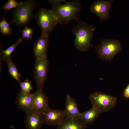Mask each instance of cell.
Masks as SVG:
<instances>
[{
	"label": "cell",
	"instance_id": "6da1fadb",
	"mask_svg": "<svg viewBox=\"0 0 129 129\" xmlns=\"http://www.w3.org/2000/svg\"><path fill=\"white\" fill-rule=\"evenodd\" d=\"M77 22L76 25L72 29V32L75 36L74 45L77 50L88 51L93 47L91 42L96 28L82 21L79 20Z\"/></svg>",
	"mask_w": 129,
	"mask_h": 129
},
{
	"label": "cell",
	"instance_id": "7a4b0ae2",
	"mask_svg": "<svg viewBox=\"0 0 129 129\" xmlns=\"http://www.w3.org/2000/svg\"><path fill=\"white\" fill-rule=\"evenodd\" d=\"M81 9V3L78 0L52 6L51 9L57 16L59 24L62 25L68 24L74 20L79 21L78 17Z\"/></svg>",
	"mask_w": 129,
	"mask_h": 129
},
{
	"label": "cell",
	"instance_id": "3957f363",
	"mask_svg": "<svg viewBox=\"0 0 129 129\" xmlns=\"http://www.w3.org/2000/svg\"><path fill=\"white\" fill-rule=\"evenodd\" d=\"M97 57L101 60L110 62L122 50L121 43L117 39H102L95 47Z\"/></svg>",
	"mask_w": 129,
	"mask_h": 129
},
{
	"label": "cell",
	"instance_id": "277c9868",
	"mask_svg": "<svg viewBox=\"0 0 129 129\" xmlns=\"http://www.w3.org/2000/svg\"><path fill=\"white\" fill-rule=\"evenodd\" d=\"M38 3L34 0H27L22 3L13 11L12 21L17 26H25L34 16L33 10Z\"/></svg>",
	"mask_w": 129,
	"mask_h": 129
},
{
	"label": "cell",
	"instance_id": "5b68a950",
	"mask_svg": "<svg viewBox=\"0 0 129 129\" xmlns=\"http://www.w3.org/2000/svg\"><path fill=\"white\" fill-rule=\"evenodd\" d=\"M34 17L36 19L37 23L41 29L42 34L49 35L59 23L57 16L51 9L41 8Z\"/></svg>",
	"mask_w": 129,
	"mask_h": 129
},
{
	"label": "cell",
	"instance_id": "8992f818",
	"mask_svg": "<svg viewBox=\"0 0 129 129\" xmlns=\"http://www.w3.org/2000/svg\"><path fill=\"white\" fill-rule=\"evenodd\" d=\"M89 99L92 107L101 113L106 112L114 107L118 101L115 97L97 91L91 93Z\"/></svg>",
	"mask_w": 129,
	"mask_h": 129
},
{
	"label": "cell",
	"instance_id": "52a82bcc",
	"mask_svg": "<svg viewBox=\"0 0 129 129\" xmlns=\"http://www.w3.org/2000/svg\"><path fill=\"white\" fill-rule=\"evenodd\" d=\"M49 61L47 58L35 60L33 66V76L37 90L43 89L48 73Z\"/></svg>",
	"mask_w": 129,
	"mask_h": 129
},
{
	"label": "cell",
	"instance_id": "ba28073f",
	"mask_svg": "<svg viewBox=\"0 0 129 129\" xmlns=\"http://www.w3.org/2000/svg\"><path fill=\"white\" fill-rule=\"evenodd\" d=\"M113 0L94 1L89 7L90 11L97 15L101 22L108 20L110 17V12Z\"/></svg>",
	"mask_w": 129,
	"mask_h": 129
},
{
	"label": "cell",
	"instance_id": "9c48e42d",
	"mask_svg": "<svg viewBox=\"0 0 129 129\" xmlns=\"http://www.w3.org/2000/svg\"><path fill=\"white\" fill-rule=\"evenodd\" d=\"M34 100L32 112L43 114L50 108L48 98L43 89L38 90L32 93Z\"/></svg>",
	"mask_w": 129,
	"mask_h": 129
},
{
	"label": "cell",
	"instance_id": "30bf717a",
	"mask_svg": "<svg viewBox=\"0 0 129 129\" xmlns=\"http://www.w3.org/2000/svg\"><path fill=\"white\" fill-rule=\"evenodd\" d=\"M18 108L26 113L32 111L34 100L32 93L20 90L18 93L15 101Z\"/></svg>",
	"mask_w": 129,
	"mask_h": 129
},
{
	"label": "cell",
	"instance_id": "8fae6325",
	"mask_svg": "<svg viewBox=\"0 0 129 129\" xmlns=\"http://www.w3.org/2000/svg\"><path fill=\"white\" fill-rule=\"evenodd\" d=\"M49 38V35L41 33L40 37L35 43L33 51L36 60L47 58Z\"/></svg>",
	"mask_w": 129,
	"mask_h": 129
},
{
	"label": "cell",
	"instance_id": "7c38bea8",
	"mask_svg": "<svg viewBox=\"0 0 129 129\" xmlns=\"http://www.w3.org/2000/svg\"><path fill=\"white\" fill-rule=\"evenodd\" d=\"M42 116L43 123L51 126L59 125L65 118L64 110L50 108Z\"/></svg>",
	"mask_w": 129,
	"mask_h": 129
},
{
	"label": "cell",
	"instance_id": "4fadbf2b",
	"mask_svg": "<svg viewBox=\"0 0 129 129\" xmlns=\"http://www.w3.org/2000/svg\"><path fill=\"white\" fill-rule=\"evenodd\" d=\"M65 118L73 120H80L81 114L75 100L68 94L65 97V108L64 110Z\"/></svg>",
	"mask_w": 129,
	"mask_h": 129
},
{
	"label": "cell",
	"instance_id": "5bb4252c",
	"mask_svg": "<svg viewBox=\"0 0 129 129\" xmlns=\"http://www.w3.org/2000/svg\"><path fill=\"white\" fill-rule=\"evenodd\" d=\"M24 123L27 129H40L43 123L42 115L32 111L26 113Z\"/></svg>",
	"mask_w": 129,
	"mask_h": 129
},
{
	"label": "cell",
	"instance_id": "9a60e30c",
	"mask_svg": "<svg viewBox=\"0 0 129 129\" xmlns=\"http://www.w3.org/2000/svg\"><path fill=\"white\" fill-rule=\"evenodd\" d=\"M87 126L80 120H75L65 118L56 129H85Z\"/></svg>",
	"mask_w": 129,
	"mask_h": 129
},
{
	"label": "cell",
	"instance_id": "2e32d148",
	"mask_svg": "<svg viewBox=\"0 0 129 129\" xmlns=\"http://www.w3.org/2000/svg\"><path fill=\"white\" fill-rule=\"evenodd\" d=\"M100 113L98 110L92 107L89 110L81 113L80 119L86 124H91L98 117Z\"/></svg>",
	"mask_w": 129,
	"mask_h": 129
},
{
	"label": "cell",
	"instance_id": "e0dca14e",
	"mask_svg": "<svg viewBox=\"0 0 129 129\" xmlns=\"http://www.w3.org/2000/svg\"><path fill=\"white\" fill-rule=\"evenodd\" d=\"M23 39L19 38L16 43L6 49L3 50L0 47V62L2 60L6 62L11 57V54L13 52L16 46L20 43H22Z\"/></svg>",
	"mask_w": 129,
	"mask_h": 129
},
{
	"label": "cell",
	"instance_id": "ac0fdd59",
	"mask_svg": "<svg viewBox=\"0 0 129 129\" xmlns=\"http://www.w3.org/2000/svg\"><path fill=\"white\" fill-rule=\"evenodd\" d=\"M8 67V72L11 77L17 81H19L21 75L17 70V68L13 62L11 57L6 62Z\"/></svg>",
	"mask_w": 129,
	"mask_h": 129
},
{
	"label": "cell",
	"instance_id": "d6986e66",
	"mask_svg": "<svg viewBox=\"0 0 129 129\" xmlns=\"http://www.w3.org/2000/svg\"><path fill=\"white\" fill-rule=\"evenodd\" d=\"M11 21L9 23L6 21L5 16L3 19L0 22V32L4 36L8 35L12 33V28L10 27V25L13 23Z\"/></svg>",
	"mask_w": 129,
	"mask_h": 129
},
{
	"label": "cell",
	"instance_id": "ffe728a7",
	"mask_svg": "<svg viewBox=\"0 0 129 129\" xmlns=\"http://www.w3.org/2000/svg\"><path fill=\"white\" fill-rule=\"evenodd\" d=\"M20 31L23 35L22 38L23 39H25L27 41L32 38V35L34 33L33 29L28 27L27 25L25 26L24 28L20 30Z\"/></svg>",
	"mask_w": 129,
	"mask_h": 129
},
{
	"label": "cell",
	"instance_id": "44dd1931",
	"mask_svg": "<svg viewBox=\"0 0 129 129\" xmlns=\"http://www.w3.org/2000/svg\"><path fill=\"white\" fill-rule=\"evenodd\" d=\"M22 2L23 1L18 2L15 0H9L2 7L1 9L5 11L13 8H16L21 5Z\"/></svg>",
	"mask_w": 129,
	"mask_h": 129
},
{
	"label": "cell",
	"instance_id": "7402d4cb",
	"mask_svg": "<svg viewBox=\"0 0 129 129\" xmlns=\"http://www.w3.org/2000/svg\"><path fill=\"white\" fill-rule=\"evenodd\" d=\"M21 88V90L23 92L30 93L31 91L33 90L31 81L26 79L23 82L18 81Z\"/></svg>",
	"mask_w": 129,
	"mask_h": 129
},
{
	"label": "cell",
	"instance_id": "603a6c76",
	"mask_svg": "<svg viewBox=\"0 0 129 129\" xmlns=\"http://www.w3.org/2000/svg\"><path fill=\"white\" fill-rule=\"evenodd\" d=\"M48 1L53 6H58L61 4L62 2L65 3L67 2L65 0H48Z\"/></svg>",
	"mask_w": 129,
	"mask_h": 129
},
{
	"label": "cell",
	"instance_id": "cb8c5ba5",
	"mask_svg": "<svg viewBox=\"0 0 129 129\" xmlns=\"http://www.w3.org/2000/svg\"><path fill=\"white\" fill-rule=\"evenodd\" d=\"M123 94L125 98H129V84L124 90Z\"/></svg>",
	"mask_w": 129,
	"mask_h": 129
}]
</instances>
